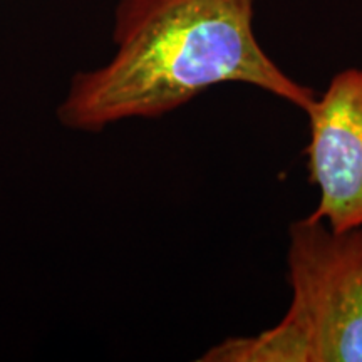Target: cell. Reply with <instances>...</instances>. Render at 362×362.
<instances>
[{
	"mask_svg": "<svg viewBox=\"0 0 362 362\" xmlns=\"http://www.w3.org/2000/svg\"><path fill=\"white\" fill-rule=\"evenodd\" d=\"M255 0H117L110 61L71 79L57 106L64 128L98 133L153 119L226 83L259 88L304 112L317 94L264 51Z\"/></svg>",
	"mask_w": 362,
	"mask_h": 362,
	"instance_id": "cell-1",
	"label": "cell"
},
{
	"mask_svg": "<svg viewBox=\"0 0 362 362\" xmlns=\"http://www.w3.org/2000/svg\"><path fill=\"white\" fill-rule=\"evenodd\" d=\"M291 302L280 320L211 346L203 362H362V225L309 216L288 228Z\"/></svg>",
	"mask_w": 362,
	"mask_h": 362,
	"instance_id": "cell-2",
	"label": "cell"
},
{
	"mask_svg": "<svg viewBox=\"0 0 362 362\" xmlns=\"http://www.w3.org/2000/svg\"><path fill=\"white\" fill-rule=\"evenodd\" d=\"M307 170L319 189L309 215L334 230L362 225V67L337 72L309 112Z\"/></svg>",
	"mask_w": 362,
	"mask_h": 362,
	"instance_id": "cell-3",
	"label": "cell"
}]
</instances>
